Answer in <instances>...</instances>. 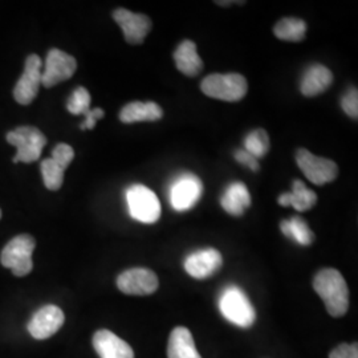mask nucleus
<instances>
[{"mask_svg":"<svg viewBox=\"0 0 358 358\" xmlns=\"http://www.w3.org/2000/svg\"><path fill=\"white\" fill-rule=\"evenodd\" d=\"M313 288L332 317L345 315L349 308V288L344 276L337 269H321L313 279Z\"/></svg>","mask_w":358,"mask_h":358,"instance_id":"obj_1","label":"nucleus"},{"mask_svg":"<svg viewBox=\"0 0 358 358\" xmlns=\"http://www.w3.org/2000/svg\"><path fill=\"white\" fill-rule=\"evenodd\" d=\"M222 316L239 328H251L256 321V310L248 296L236 287H227L219 297Z\"/></svg>","mask_w":358,"mask_h":358,"instance_id":"obj_2","label":"nucleus"},{"mask_svg":"<svg viewBox=\"0 0 358 358\" xmlns=\"http://www.w3.org/2000/svg\"><path fill=\"white\" fill-rule=\"evenodd\" d=\"M35 238L31 235H19L11 239L3 248L0 262L6 268H10L15 276L23 278L27 276L32 268V254L35 250Z\"/></svg>","mask_w":358,"mask_h":358,"instance_id":"obj_3","label":"nucleus"},{"mask_svg":"<svg viewBox=\"0 0 358 358\" xmlns=\"http://www.w3.org/2000/svg\"><path fill=\"white\" fill-rule=\"evenodd\" d=\"M203 94L227 103L241 101L247 94L248 84L245 77L239 73L219 75L214 73L206 77L201 84Z\"/></svg>","mask_w":358,"mask_h":358,"instance_id":"obj_4","label":"nucleus"},{"mask_svg":"<svg viewBox=\"0 0 358 358\" xmlns=\"http://www.w3.org/2000/svg\"><path fill=\"white\" fill-rule=\"evenodd\" d=\"M7 141L16 148L13 162L31 164L38 161L47 143L45 136L34 127H19L7 134Z\"/></svg>","mask_w":358,"mask_h":358,"instance_id":"obj_5","label":"nucleus"},{"mask_svg":"<svg viewBox=\"0 0 358 358\" xmlns=\"http://www.w3.org/2000/svg\"><path fill=\"white\" fill-rule=\"evenodd\" d=\"M130 217L141 223H155L161 217V205L155 195L143 185H133L127 190Z\"/></svg>","mask_w":358,"mask_h":358,"instance_id":"obj_6","label":"nucleus"},{"mask_svg":"<svg viewBox=\"0 0 358 358\" xmlns=\"http://www.w3.org/2000/svg\"><path fill=\"white\" fill-rule=\"evenodd\" d=\"M296 162L304 176L317 186L333 182L338 176V167L336 162L317 157L308 152L307 149H299L296 152Z\"/></svg>","mask_w":358,"mask_h":358,"instance_id":"obj_7","label":"nucleus"},{"mask_svg":"<svg viewBox=\"0 0 358 358\" xmlns=\"http://www.w3.org/2000/svg\"><path fill=\"white\" fill-rule=\"evenodd\" d=\"M76 69L77 62L73 56L57 48H52L47 55L44 71L41 72V84L45 88L56 87L73 76Z\"/></svg>","mask_w":358,"mask_h":358,"instance_id":"obj_8","label":"nucleus"},{"mask_svg":"<svg viewBox=\"0 0 358 358\" xmlns=\"http://www.w3.org/2000/svg\"><path fill=\"white\" fill-rule=\"evenodd\" d=\"M203 194V183L194 174H182L170 187V203L177 211H187Z\"/></svg>","mask_w":358,"mask_h":358,"instance_id":"obj_9","label":"nucleus"},{"mask_svg":"<svg viewBox=\"0 0 358 358\" xmlns=\"http://www.w3.org/2000/svg\"><path fill=\"white\" fill-rule=\"evenodd\" d=\"M41 59L38 55L27 57L24 72L13 88V97L20 105H29L38 96L41 85Z\"/></svg>","mask_w":358,"mask_h":358,"instance_id":"obj_10","label":"nucleus"},{"mask_svg":"<svg viewBox=\"0 0 358 358\" xmlns=\"http://www.w3.org/2000/svg\"><path fill=\"white\" fill-rule=\"evenodd\" d=\"M159 280L152 269L131 268L124 271L117 278V287L122 294L148 296L158 289Z\"/></svg>","mask_w":358,"mask_h":358,"instance_id":"obj_11","label":"nucleus"},{"mask_svg":"<svg viewBox=\"0 0 358 358\" xmlns=\"http://www.w3.org/2000/svg\"><path fill=\"white\" fill-rule=\"evenodd\" d=\"M64 312L56 306L40 308L28 322V332L36 340L50 338L64 325Z\"/></svg>","mask_w":358,"mask_h":358,"instance_id":"obj_12","label":"nucleus"},{"mask_svg":"<svg viewBox=\"0 0 358 358\" xmlns=\"http://www.w3.org/2000/svg\"><path fill=\"white\" fill-rule=\"evenodd\" d=\"M113 19L121 27L129 44H142L152 31V20L143 13H134L125 8H118L113 13Z\"/></svg>","mask_w":358,"mask_h":358,"instance_id":"obj_13","label":"nucleus"},{"mask_svg":"<svg viewBox=\"0 0 358 358\" xmlns=\"http://www.w3.org/2000/svg\"><path fill=\"white\" fill-rule=\"evenodd\" d=\"M223 264L222 254L215 248L195 251L185 259L183 267L186 272L198 280H203L215 275Z\"/></svg>","mask_w":358,"mask_h":358,"instance_id":"obj_14","label":"nucleus"},{"mask_svg":"<svg viewBox=\"0 0 358 358\" xmlns=\"http://www.w3.org/2000/svg\"><path fill=\"white\" fill-rule=\"evenodd\" d=\"M93 346L100 358H134L131 346L108 329L94 333Z\"/></svg>","mask_w":358,"mask_h":358,"instance_id":"obj_15","label":"nucleus"},{"mask_svg":"<svg viewBox=\"0 0 358 358\" xmlns=\"http://www.w3.org/2000/svg\"><path fill=\"white\" fill-rule=\"evenodd\" d=\"M333 83V73L325 65L309 66L301 80L300 90L306 97H315L324 93Z\"/></svg>","mask_w":358,"mask_h":358,"instance_id":"obj_16","label":"nucleus"},{"mask_svg":"<svg viewBox=\"0 0 358 358\" xmlns=\"http://www.w3.org/2000/svg\"><path fill=\"white\" fill-rule=\"evenodd\" d=\"M174 62L179 72L189 77L198 76L203 69V62L196 52V44L183 40L174 52Z\"/></svg>","mask_w":358,"mask_h":358,"instance_id":"obj_17","label":"nucleus"},{"mask_svg":"<svg viewBox=\"0 0 358 358\" xmlns=\"http://www.w3.org/2000/svg\"><path fill=\"white\" fill-rule=\"evenodd\" d=\"M169 358H202L196 350L192 332L185 327H177L170 333L167 345Z\"/></svg>","mask_w":358,"mask_h":358,"instance_id":"obj_18","label":"nucleus"},{"mask_svg":"<svg viewBox=\"0 0 358 358\" xmlns=\"http://www.w3.org/2000/svg\"><path fill=\"white\" fill-rule=\"evenodd\" d=\"M164 117V110L158 103L149 101H133L125 105L120 112V120L124 124H134L141 121H158Z\"/></svg>","mask_w":358,"mask_h":358,"instance_id":"obj_19","label":"nucleus"},{"mask_svg":"<svg viewBox=\"0 0 358 358\" xmlns=\"http://www.w3.org/2000/svg\"><path fill=\"white\" fill-rule=\"evenodd\" d=\"M220 205L232 217L243 215L245 208L251 205V195L242 182H234L227 187L220 199Z\"/></svg>","mask_w":358,"mask_h":358,"instance_id":"obj_20","label":"nucleus"},{"mask_svg":"<svg viewBox=\"0 0 358 358\" xmlns=\"http://www.w3.org/2000/svg\"><path fill=\"white\" fill-rule=\"evenodd\" d=\"M278 202L282 207L292 206L294 210L304 213L316 205L317 195L316 192L309 190L304 182L296 179L292 185V192H284L278 198Z\"/></svg>","mask_w":358,"mask_h":358,"instance_id":"obj_21","label":"nucleus"},{"mask_svg":"<svg viewBox=\"0 0 358 358\" xmlns=\"http://www.w3.org/2000/svg\"><path fill=\"white\" fill-rule=\"evenodd\" d=\"M273 34L284 41L299 43L306 38L307 23L297 17H282L273 27Z\"/></svg>","mask_w":358,"mask_h":358,"instance_id":"obj_22","label":"nucleus"},{"mask_svg":"<svg viewBox=\"0 0 358 358\" xmlns=\"http://www.w3.org/2000/svg\"><path fill=\"white\" fill-rule=\"evenodd\" d=\"M280 230L288 239H294V242L301 245H310L315 241V234L301 217H292L282 220Z\"/></svg>","mask_w":358,"mask_h":358,"instance_id":"obj_23","label":"nucleus"},{"mask_svg":"<svg viewBox=\"0 0 358 358\" xmlns=\"http://www.w3.org/2000/svg\"><path fill=\"white\" fill-rule=\"evenodd\" d=\"M244 150L254 158H262L269 150L268 133L264 129H256L251 131L244 140Z\"/></svg>","mask_w":358,"mask_h":358,"instance_id":"obj_24","label":"nucleus"},{"mask_svg":"<svg viewBox=\"0 0 358 358\" xmlns=\"http://www.w3.org/2000/svg\"><path fill=\"white\" fill-rule=\"evenodd\" d=\"M40 170H41L44 185L48 190L56 192L62 187L64 182L65 170L63 167L59 166L52 158L44 159L40 165Z\"/></svg>","mask_w":358,"mask_h":358,"instance_id":"obj_25","label":"nucleus"},{"mask_svg":"<svg viewBox=\"0 0 358 358\" xmlns=\"http://www.w3.org/2000/svg\"><path fill=\"white\" fill-rule=\"evenodd\" d=\"M66 109L71 115H85L90 110V94L84 87H78L73 90L68 99Z\"/></svg>","mask_w":358,"mask_h":358,"instance_id":"obj_26","label":"nucleus"},{"mask_svg":"<svg viewBox=\"0 0 358 358\" xmlns=\"http://www.w3.org/2000/svg\"><path fill=\"white\" fill-rule=\"evenodd\" d=\"M52 159L59 165L66 170V167L69 166V164L73 161L75 158V150L66 145V143H59L53 152H52Z\"/></svg>","mask_w":358,"mask_h":358,"instance_id":"obj_27","label":"nucleus"},{"mask_svg":"<svg viewBox=\"0 0 358 358\" xmlns=\"http://www.w3.org/2000/svg\"><path fill=\"white\" fill-rule=\"evenodd\" d=\"M341 108L346 115L355 120L358 118V92L356 88H352L341 99Z\"/></svg>","mask_w":358,"mask_h":358,"instance_id":"obj_28","label":"nucleus"},{"mask_svg":"<svg viewBox=\"0 0 358 358\" xmlns=\"http://www.w3.org/2000/svg\"><path fill=\"white\" fill-rule=\"evenodd\" d=\"M329 358H358L357 343L337 346L329 353Z\"/></svg>","mask_w":358,"mask_h":358,"instance_id":"obj_29","label":"nucleus"},{"mask_svg":"<svg viewBox=\"0 0 358 358\" xmlns=\"http://www.w3.org/2000/svg\"><path fill=\"white\" fill-rule=\"evenodd\" d=\"M105 112L101 108H96V109H90V112L85 115V121L80 125L81 130H90V129L96 127V122L99 120L103 118Z\"/></svg>","mask_w":358,"mask_h":358,"instance_id":"obj_30","label":"nucleus"},{"mask_svg":"<svg viewBox=\"0 0 358 358\" xmlns=\"http://www.w3.org/2000/svg\"><path fill=\"white\" fill-rule=\"evenodd\" d=\"M235 159L242 164L244 166L250 167L252 171H259V164H257V159L254 158L251 154L247 153L245 150H236L235 152Z\"/></svg>","mask_w":358,"mask_h":358,"instance_id":"obj_31","label":"nucleus"},{"mask_svg":"<svg viewBox=\"0 0 358 358\" xmlns=\"http://www.w3.org/2000/svg\"><path fill=\"white\" fill-rule=\"evenodd\" d=\"M0 217H1V211H0Z\"/></svg>","mask_w":358,"mask_h":358,"instance_id":"obj_32","label":"nucleus"}]
</instances>
